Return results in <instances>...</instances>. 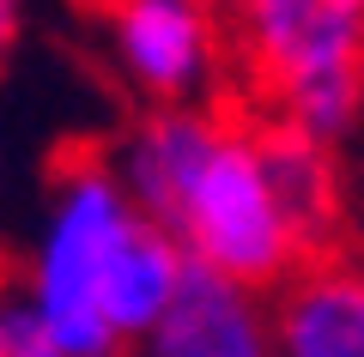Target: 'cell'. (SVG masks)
Returning a JSON list of instances; mask_svg holds the SVG:
<instances>
[{
	"label": "cell",
	"mask_w": 364,
	"mask_h": 357,
	"mask_svg": "<svg viewBox=\"0 0 364 357\" xmlns=\"http://www.w3.org/2000/svg\"><path fill=\"white\" fill-rule=\"evenodd\" d=\"M231 73L322 145L364 121V0H219Z\"/></svg>",
	"instance_id": "obj_1"
},
{
	"label": "cell",
	"mask_w": 364,
	"mask_h": 357,
	"mask_svg": "<svg viewBox=\"0 0 364 357\" xmlns=\"http://www.w3.org/2000/svg\"><path fill=\"white\" fill-rule=\"evenodd\" d=\"M134 218L140 212H134L128 188L116 182L104 152L73 145L55 164L43 230L25 255L18 291L31 297L37 321L67 357H128V345L109 333L104 309H97V285H104V267Z\"/></svg>",
	"instance_id": "obj_2"
},
{
	"label": "cell",
	"mask_w": 364,
	"mask_h": 357,
	"mask_svg": "<svg viewBox=\"0 0 364 357\" xmlns=\"http://www.w3.org/2000/svg\"><path fill=\"white\" fill-rule=\"evenodd\" d=\"M164 230L182 243V255L207 273H225L231 285L273 297L304 267V248L291 236L286 212L273 200L267 164L255 145V121L225 109L213 140L188 164L176 200L164 212Z\"/></svg>",
	"instance_id": "obj_3"
},
{
	"label": "cell",
	"mask_w": 364,
	"mask_h": 357,
	"mask_svg": "<svg viewBox=\"0 0 364 357\" xmlns=\"http://www.w3.org/2000/svg\"><path fill=\"white\" fill-rule=\"evenodd\" d=\"M104 55L146 109H200L231 73L219 0H97Z\"/></svg>",
	"instance_id": "obj_4"
},
{
	"label": "cell",
	"mask_w": 364,
	"mask_h": 357,
	"mask_svg": "<svg viewBox=\"0 0 364 357\" xmlns=\"http://www.w3.org/2000/svg\"><path fill=\"white\" fill-rule=\"evenodd\" d=\"M134 357H279V345H273V297L231 285L225 273L188 267L176 303L134 345Z\"/></svg>",
	"instance_id": "obj_5"
},
{
	"label": "cell",
	"mask_w": 364,
	"mask_h": 357,
	"mask_svg": "<svg viewBox=\"0 0 364 357\" xmlns=\"http://www.w3.org/2000/svg\"><path fill=\"white\" fill-rule=\"evenodd\" d=\"M279 357H364V260H304L273 291Z\"/></svg>",
	"instance_id": "obj_6"
},
{
	"label": "cell",
	"mask_w": 364,
	"mask_h": 357,
	"mask_svg": "<svg viewBox=\"0 0 364 357\" xmlns=\"http://www.w3.org/2000/svg\"><path fill=\"white\" fill-rule=\"evenodd\" d=\"M255 145H261L273 200H279V212H286L304 260H328L340 224H346V176H340L334 145L310 140V133L286 128V121H273V115L255 121Z\"/></svg>",
	"instance_id": "obj_7"
},
{
	"label": "cell",
	"mask_w": 364,
	"mask_h": 357,
	"mask_svg": "<svg viewBox=\"0 0 364 357\" xmlns=\"http://www.w3.org/2000/svg\"><path fill=\"white\" fill-rule=\"evenodd\" d=\"M188 267H195V260L182 255V243L164 224H152V218H134L128 224V236L116 243V255H109V267H104V285H97V309H104L109 333L128 345V357H134V345L164 321V309L176 303Z\"/></svg>",
	"instance_id": "obj_8"
},
{
	"label": "cell",
	"mask_w": 364,
	"mask_h": 357,
	"mask_svg": "<svg viewBox=\"0 0 364 357\" xmlns=\"http://www.w3.org/2000/svg\"><path fill=\"white\" fill-rule=\"evenodd\" d=\"M0 357H67L61 345L49 339V327L37 321L31 297L13 285H0Z\"/></svg>",
	"instance_id": "obj_9"
},
{
	"label": "cell",
	"mask_w": 364,
	"mask_h": 357,
	"mask_svg": "<svg viewBox=\"0 0 364 357\" xmlns=\"http://www.w3.org/2000/svg\"><path fill=\"white\" fill-rule=\"evenodd\" d=\"M18 43H25V0H0V73L13 67Z\"/></svg>",
	"instance_id": "obj_10"
}]
</instances>
